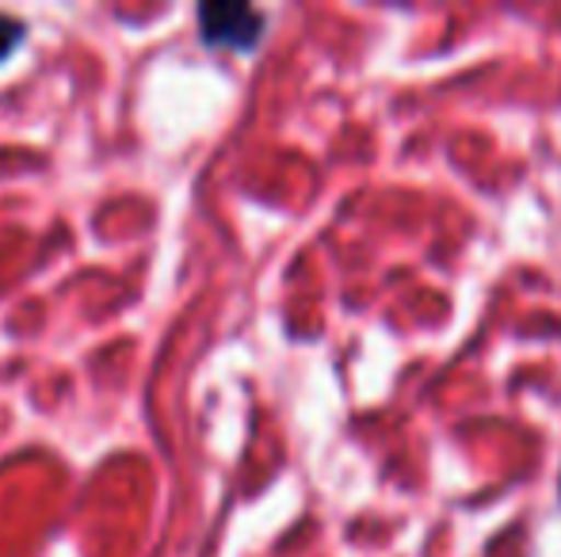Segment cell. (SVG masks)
Returning <instances> with one entry per match:
<instances>
[{"label":"cell","instance_id":"1","mask_svg":"<svg viewBox=\"0 0 561 557\" xmlns=\"http://www.w3.org/2000/svg\"><path fill=\"white\" fill-rule=\"evenodd\" d=\"M195 23H199V38L207 46H218V50H256L267 20L252 4L210 0V4L195 8Z\"/></svg>","mask_w":561,"mask_h":557},{"label":"cell","instance_id":"2","mask_svg":"<svg viewBox=\"0 0 561 557\" xmlns=\"http://www.w3.org/2000/svg\"><path fill=\"white\" fill-rule=\"evenodd\" d=\"M27 38V27H23L15 15H4L0 12V61L12 58L15 50H20V43Z\"/></svg>","mask_w":561,"mask_h":557}]
</instances>
